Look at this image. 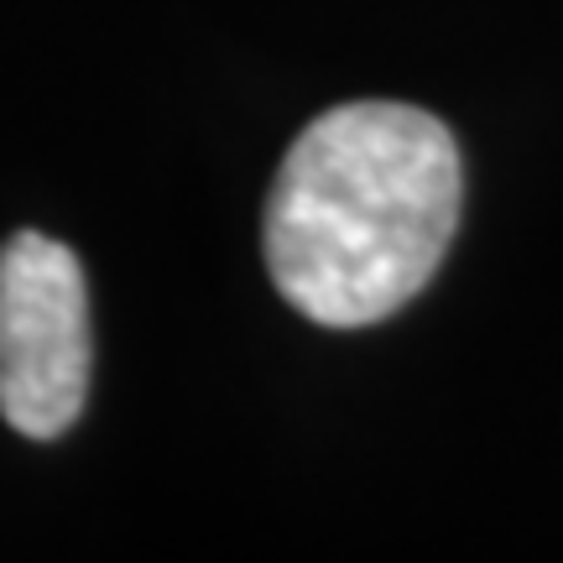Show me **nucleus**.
<instances>
[{"mask_svg":"<svg viewBox=\"0 0 563 563\" xmlns=\"http://www.w3.org/2000/svg\"><path fill=\"white\" fill-rule=\"evenodd\" d=\"M89 397V292L79 256L21 230L0 245V418L58 439Z\"/></svg>","mask_w":563,"mask_h":563,"instance_id":"2","label":"nucleus"},{"mask_svg":"<svg viewBox=\"0 0 563 563\" xmlns=\"http://www.w3.org/2000/svg\"><path fill=\"white\" fill-rule=\"evenodd\" d=\"M460 146L428 110L340 104L308 125L266 199V272L302 319H391L439 272L460 230Z\"/></svg>","mask_w":563,"mask_h":563,"instance_id":"1","label":"nucleus"}]
</instances>
